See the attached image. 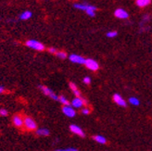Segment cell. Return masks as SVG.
<instances>
[{
    "instance_id": "1",
    "label": "cell",
    "mask_w": 152,
    "mask_h": 151,
    "mask_svg": "<svg viewBox=\"0 0 152 151\" xmlns=\"http://www.w3.org/2000/svg\"><path fill=\"white\" fill-rule=\"evenodd\" d=\"M26 46L32 49L36 50V51H44L45 50V46L39 41L36 40H28L26 42Z\"/></svg>"
},
{
    "instance_id": "2",
    "label": "cell",
    "mask_w": 152,
    "mask_h": 151,
    "mask_svg": "<svg viewBox=\"0 0 152 151\" xmlns=\"http://www.w3.org/2000/svg\"><path fill=\"white\" fill-rule=\"evenodd\" d=\"M39 89L45 94L46 96H48L50 98H52L54 100H59V97L56 95V94L53 92V90H51L50 88H48L47 86H45V85H39Z\"/></svg>"
},
{
    "instance_id": "3",
    "label": "cell",
    "mask_w": 152,
    "mask_h": 151,
    "mask_svg": "<svg viewBox=\"0 0 152 151\" xmlns=\"http://www.w3.org/2000/svg\"><path fill=\"white\" fill-rule=\"evenodd\" d=\"M85 67L88 69V70L93 71V72H96L99 69V64L96 60H94L92 59H85Z\"/></svg>"
},
{
    "instance_id": "4",
    "label": "cell",
    "mask_w": 152,
    "mask_h": 151,
    "mask_svg": "<svg viewBox=\"0 0 152 151\" xmlns=\"http://www.w3.org/2000/svg\"><path fill=\"white\" fill-rule=\"evenodd\" d=\"M24 126L29 131H34L37 129L36 122L30 117H26L24 119Z\"/></svg>"
},
{
    "instance_id": "5",
    "label": "cell",
    "mask_w": 152,
    "mask_h": 151,
    "mask_svg": "<svg viewBox=\"0 0 152 151\" xmlns=\"http://www.w3.org/2000/svg\"><path fill=\"white\" fill-rule=\"evenodd\" d=\"M69 59L72 62H73V63H76V64H85V59L84 58V57L76 55V54L70 55Z\"/></svg>"
},
{
    "instance_id": "6",
    "label": "cell",
    "mask_w": 152,
    "mask_h": 151,
    "mask_svg": "<svg viewBox=\"0 0 152 151\" xmlns=\"http://www.w3.org/2000/svg\"><path fill=\"white\" fill-rule=\"evenodd\" d=\"M85 104H86V101L85 99L82 98L81 97H76L72 101V106L75 109H80L83 106H85Z\"/></svg>"
},
{
    "instance_id": "7",
    "label": "cell",
    "mask_w": 152,
    "mask_h": 151,
    "mask_svg": "<svg viewBox=\"0 0 152 151\" xmlns=\"http://www.w3.org/2000/svg\"><path fill=\"white\" fill-rule=\"evenodd\" d=\"M114 16L118 19H121V20H125V19H128L129 14L126 10H124L123 9H118L114 11Z\"/></svg>"
},
{
    "instance_id": "8",
    "label": "cell",
    "mask_w": 152,
    "mask_h": 151,
    "mask_svg": "<svg viewBox=\"0 0 152 151\" xmlns=\"http://www.w3.org/2000/svg\"><path fill=\"white\" fill-rule=\"evenodd\" d=\"M62 112L64 113V114L69 117V118H73L75 115H76V112L74 110V109L72 108V107L71 106H64L62 108Z\"/></svg>"
},
{
    "instance_id": "9",
    "label": "cell",
    "mask_w": 152,
    "mask_h": 151,
    "mask_svg": "<svg viewBox=\"0 0 152 151\" xmlns=\"http://www.w3.org/2000/svg\"><path fill=\"white\" fill-rule=\"evenodd\" d=\"M12 122H13V124L18 128H22L24 125V120L21 115H14L13 118H12Z\"/></svg>"
},
{
    "instance_id": "10",
    "label": "cell",
    "mask_w": 152,
    "mask_h": 151,
    "mask_svg": "<svg viewBox=\"0 0 152 151\" xmlns=\"http://www.w3.org/2000/svg\"><path fill=\"white\" fill-rule=\"evenodd\" d=\"M70 130H71L72 133H73L74 135H77L81 137H85V133L84 131L82 130L79 126L77 125H74V124H72L71 126H70Z\"/></svg>"
},
{
    "instance_id": "11",
    "label": "cell",
    "mask_w": 152,
    "mask_h": 151,
    "mask_svg": "<svg viewBox=\"0 0 152 151\" xmlns=\"http://www.w3.org/2000/svg\"><path fill=\"white\" fill-rule=\"evenodd\" d=\"M113 101L115 102L116 104H118L119 106L121 107H126L127 105H126V102L125 100L119 95V94H115V95L113 96Z\"/></svg>"
},
{
    "instance_id": "12",
    "label": "cell",
    "mask_w": 152,
    "mask_h": 151,
    "mask_svg": "<svg viewBox=\"0 0 152 151\" xmlns=\"http://www.w3.org/2000/svg\"><path fill=\"white\" fill-rule=\"evenodd\" d=\"M96 10H97V8H96V7H94V6L89 5V6H88V8L85 9V13H86L88 16L94 17L95 15H96Z\"/></svg>"
},
{
    "instance_id": "13",
    "label": "cell",
    "mask_w": 152,
    "mask_h": 151,
    "mask_svg": "<svg viewBox=\"0 0 152 151\" xmlns=\"http://www.w3.org/2000/svg\"><path fill=\"white\" fill-rule=\"evenodd\" d=\"M36 135L39 136H47V135H49V130L47 128L36 129Z\"/></svg>"
},
{
    "instance_id": "14",
    "label": "cell",
    "mask_w": 152,
    "mask_h": 151,
    "mask_svg": "<svg viewBox=\"0 0 152 151\" xmlns=\"http://www.w3.org/2000/svg\"><path fill=\"white\" fill-rule=\"evenodd\" d=\"M70 88H71L72 91L73 92L75 97H81V92L79 91L78 87L76 86V84L74 83H70Z\"/></svg>"
},
{
    "instance_id": "15",
    "label": "cell",
    "mask_w": 152,
    "mask_h": 151,
    "mask_svg": "<svg viewBox=\"0 0 152 151\" xmlns=\"http://www.w3.org/2000/svg\"><path fill=\"white\" fill-rule=\"evenodd\" d=\"M88 6H89V4H87V3H75L73 5V7L75 9H80V10H85L88 8Z\"/></svg>"
},
{
    "instance_id": "16",
    "label": "cell",
    "mask_w": 152,
    "mask_h": 151,
    "mask_svg": "<svg viewBox=\"0 0 152 151\" xmlns=\"http://www.w3.org/2000/svg\"><path fill=\"white\" fill-rule=\"evenodd\" d=\"M32 12L31 11H29V10H25L24 12H22V13L21 14V16H20V19L21 20H22V21H26V20H29V19L32 17Z\"/></svg>"
},
{
    "instance_id": "17",
    "label": "cell",
    "mask_w": 152,
    "mask_h": 151,
    "mask_svg": "<svg viewBox=\"0 0 152 151\" xmlns=\"http://www.w3.org/2000/svg\"><path fill=\"white\" fill-rule=\"evenodd\" d=\"M136 5L138 7L140 8H144V7H147L151 3V0H136Z\"/></svg>"
},
{
    "instance_id": "18",
    "label": "cell",
    "mask_w": 152,
    "mask_h": 151,
    "mask_svg": "<svg viewBox=\"0 0 152 151\" xmlns=\"http://www.w3.org/2000/svg\"><path fill=\"white\" fill-rule=\"evenodd\" d=\"M93 139L96 142H98L99 144H102V145H105L107 143V139L102 135H95V136H93Z\"/></svg>"
},
{
    "instance_id": "19",
    "label": "cell",
    "mask_w": 152,
    "mask_h": 151,
    "mask_svg": "<svg viewBox=\"0 0 152 151\" xmlns=\"http://www.w3.org/2000/svg\"><path fill=\"white\" fill-rule=\"evenodd\" d=\"M56 55H57V57H58V58L60 59H65L67 58V54H66V52H64V51H57Z\"/></svg>"
},
{
    "instance_id": "20",
    "label": "cell",
    "mask_w": 152,
    "mask_h": 151,
    "mask_svg": "<svg viewBox=\"0 0 152 151\" xmlns=\"http://www.w3.org/2000/svg\"><path fill=\"white\" fill-rule=\"evenodd\" d=\"M59 101H60L61 104L65 105V106H69V105H71V104H70V102H69V100H68L66 97H63V96H61V97H59Z\"/></svg>"
},
{
    "instance_id": "21",
    "label": "cell",
    "mask_w": 152,
    "mask_h": 151,
    "mask_svg": "<svg viewBox=\"0 0 152 151\" xmlns=\"http://www.w3.org/2000/svg\"><path fill=\"white\" fill-rule=\"evenodd\" d=\"M129 102L132 104V105H134V106H138L139 105V100L136 98V97H130L129 98Z\"/></svg>"
},
{
    "instance_id": "22",
    "label": "cell",
    "mask_w": 152,
    "mask_h": 151,
    "mask_svg": "<svg viewBox=\"0 0 152 151\" xmlns=\"http://www.w3.org/2000/svg\"><path fill=\"white\" fill-rule=\"evenodd\" d=\"M106 35L109 37V38H113V37H115V36L118 35V33L116 32V31H110V32L107 33Z\"/></svg>"
},
{
    "instance_id": "23",
    "label": "cell",
    "mask_w": 152,
    "mask_h": 151,
    "mask_svg": "<svg viewBox=\"0 0 152 151\" xmlns=\"http://www.w3.org/2000/svg\"><path fill=\"white\" fill-rule=\"evenodd\" d=\"M9 114V112L7 109H0V115L3 116V117H6V116H8Z\"/></svg>"
},
{
    "instance_id": "24",
    "label": "cell",
    "mask_w": 152,
    "mask_h": 151,
    "mask_svg": "<svg viewBox=\"0 0 152 151\" xmlns=\"http://www.w3.org/2000/svg\"><path fill=\"white\" fill-rule=\"evenodd\" d=\"M82 113H83L84 115H88L90 113V109L88 108H83L82 109Z\"/></svg>"
},
{
    "instance_id": "25",
    "label": "cell",
    "mask_w": 152,
    "mask_h": 151,
    "mask_svg": "<svg viewBox=\"0 0 152 151\" xmlns=\"http://www.w3.org/2000/svg\"><path fill=\"white\" fill-rule=\"evenodd\" d=\"M83 82L85 84H90V83H91V78L90 77H88V76H86V77H85L84 79H83Z\"/></svg>"
},
{
    "instance_id": "26",
    "label": "cell",
    "mask_w": 152,
    "mask_h": 151,
    "mask_svg": "<svg viewBox=\"0 0 152 151\" xmlns=\"http://www.w3.org/2000/svg\"><path fill=\"white\" fill-rule=\"evenodd\" d=\"M48 52L51 54H56L57 53V49L55 47H49L48 48Z\"/></svg>"
},
{
    "instance_id": "27",
    "label": "cell",
    "mask_w": 152,
    "mask_h": 151,
    "mask_svg": "<svg viewBox=\"0 0 152 151\" xmlns=\"http://www.w3.org/2000/svg\"><path fill=\"white\" fill-rule=\"evenodd\" d=\"M4 91H5V87L2 86V85H0V94L4 93Z\"/></svg>"
},
{
    "instance_id": "28",
    "label": "cell",
    "mask_w": 152,
    "mask_h": 151,
    "mask_svg": "<svg viewBox=\"0 0 152 151\" xmlns=\"http://www.w3.org/2000/svg\"><path fill=\"white\" fill-rule=\"evenodd\" d=\"M144 21H149V17H148V15H145V17H144V19H143Z\"/></svg>"
}]
</instances>
